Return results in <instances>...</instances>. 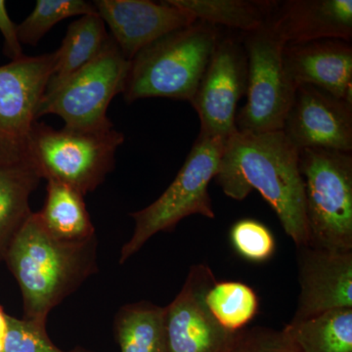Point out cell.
<instances>
[{"mask_svg":"<svg viewBox=\"0 0 352 352\" xmlns=\"http://www.w3.org/2000/svg\"><path fill=\"white\" fill-rule=\"evenodd\" d=\"M94 6L129 61L157 39L197 21L168 0H96Z\"/></svg>","mask_w":352,"mask_h":352,"instance_id":"4fadbf2b","label":"cell"},{"mask_svg":"<svg viewBox=\"0 0 352 352\" xmlns=\"http://www.w3.org/2000/svg\"><path fill=\"white\" fill-rule=\"evenodd\" d=\"M215 180L233 200L258 191L296 248L309 245L300 151L283 131L236 132L226 141Z\"/></svg>","mask_w":352,"mask_h":352,"instance_id":"6da1fadb","label":"cell"},{"mask_svg":"<svg viewBox=\"0 0 352 352\" xmlns=\"http://www.w3.org/2000/svg\"><path fill=\"white\" fill-rule=\"evenodd\" d=\"M285 69L296 87L312 85L352 104V47L340 39L286 45Z\"/></svg>","mask_w":352,"mask_h":352,"instance_id":"9a60e30c","label":"cell"},{"mask_svg":"<svg viewBox=\"0 0 352 352\" xmlns=\"http://www.w3.org/2000/svg\"><path fill=\"white\" fill-rule=\"evenodd\" d=\"M248 59L237 38H220L191 104L200 134L228 140L238 131L237 106L247 92Z\"/></svg>","mask_w":352,"mask_h":352,"instance_id":"30bf717a","label":"cell"},{"mask_svg":"<svg viewBox=\"0 0 352 352\" xmlns=\"http://www.w3.org/2000/svg\"><path fill=\"white\" fill-rule=\"evenodd\" d=\"M205 300L215 320L229 332L245 330L258 314V294L242 282L217 281L208 289Z\"/></svg>","mask_w":352,"mask_h":352,"instance_id":"603a6c76","label":"cell"},{"mask_svg":"<svg viewBox=\"0 0 352 352\" xmlns=\"http://www.w3.org/2000/svg\"><path fill=\"white\" fill-rule=\"evenodd\" d=\"M95 13L94 3L85 0H38L32 12L17 25L20 43L36 46L61 21Z\"/></svg>","mask_w":352,"mask_h":352,"instance_id":"cb8c5ba5","label":"cell"},{"mask_svg":"<svg viewBox=\"0 0 352 352\" xmlns=\"http://www.w3.org/2000/svg\"><path fill=\"white\" fill-rule=\"evenodd\" d=\"M273 34L286 45L322 39L352 38L351 0H289L268 20Z\"/></svg>","mask_w":352,"mask_h":352,"instance_id":"2e32d148","label":"cell"},{"mask_svg":"<svg viewBox=\"0 0 352 352\" xmlns=\"http://www.w3.org/2000/svg\"><path fill=\"white\" fill-rule=\"evenodd\" d=\"M131 61L109 36L99 54L89 63L51 89L45 90L36 118L59 116L67 129L99 131L113 129L109 106L122 94Z\"/></svg>","mask_w":352,"mask_h":352,"instance_id":"52a82bcc","label":"cell"},{"mask_svg":"<svg viewBox=\"0 0 352 352\" xmlns=\"http://www.w3.org/2000/svg\"><path fill=\"white\" fill-rule=\"evenodd\" d=\"M197 21L212 25H226L245 34L258 31L267 24L275 1L249 0H168Z\"/></svg>","mask_w":352,"mask_h":352,"instance_id":"7402d4cb","label":"cell"},{"mask_svg":"<svg viewBox=\"0 0 352 352\" xmlns=\"http://www.w3.org/2000/svg\"><path fill=\"white\" fill-rule=\"evenodd\" d=\"M233 352H300L284 330L263 326L238 333Z\"/></svg>","mask_w":352,"mask_h":352,"instance_id":"4316f807","label":"cell"},{"mask_svg":"<svg viewBox=\"0 0 352 352\" xmlns=\"http://www.w3.org/2000/svg\"><path fill=\"white\" fill-rule=\"evenodd\" d=\"M226 141L199 134L175 180L154 203L131 214L135 222L131 239L120 251L124 263L153 236L175 230L182 219L200 214L215 219L208 185L217 173Z\"/></svg>","mask_w":352,"mask_h":352,"instance_id":"277c9868","label":"cell"},{"mask_svg":"<svg viewBox=\"0 0 352 352\" xmlns=\"http://www.w3.org/2000/svg\"><path fill=\"white\" fill-rule=\"evenodd\" d=\"M285 135L298 151H352V104L312 85L296 88Z\"/></svg>","mask_w":352,"mask_h":352,"instance_id":"7c38bea8","label":"cell"},{"mask_svg":"<svg viewBox=\"0 0 352 352\" xmlns=\"http://www.w3.org/2000/svg\"><path fill=\"white\" fill-rule=\"evenodd\" d=\"M0 32L4 39V54L10 58L11 61L25 56L18 36L17 25L11 20L4 0H0Z\"/></svg>","mask_w":352,"mask_h":352,"instance_id":"83f0119b","label":"cell"},{"mask_svg":"<svg viewBox=\"0 0 352 352\" xmlns=\"http://www.w3.org/2000/svg\"><path fill=\"white\" fill-rule=\"evenodd\" d=\"M230 241L239 256L254 263L270 261L276 250L272 232L258 220L247 219L234 223Z\"/></svg>","mask_w":352,"mask_h":352,"instance_id":"d4e9b609","label":"cell"},{"mask_svg":"<svg viewBox=\"0 0 352 352\" xmlns=\"http://www.w3.org/2000/svg\"><path fill=\"white\" fill-rule=\"evenodd\" d=\"M124 141V134L113 127L99 131L56 129L36 120L27 160L41 178L64 183L85 196L113 170L116 152Z\"/></svg>","mask_w":352,"mask_h":352,"instance_id":"5b68a950","label":"cell"},{"mask_svg":"<svg viewBox=\"0 0 352 352\" xmlns=\"http://www.w3.org/2000/svg\"><path fill=\"white\" fill-rule=\"evenodd\" d=\"M83 197L64 183L47 180L45 201L38 214L51 235L67 242H85L96 237Z\"/></svg>","mask_w":352,"mask_h":352,"instance_id":"ac0fdd59","label":"cell"},{"mask_svg":"<svg viewBox=\"0 0 352 352\" xmlns=\"http://www.w3.org/2000/svg\"><path fill=\"white\" fill-rule=\"evenodd\" d=\"M217 281L210 266L195 264L182 291L164 307L170 352H233L238 333L222 327L206 305V294Z\"/></svg>","mask_w":352,"mask_h":352,"instance_id":"8fae6325","label":"cell"},{"mask_svg":"<svg viewBox=\"0 0 352 352\" xmlns=\"http://www.w3.org/2000/svg\"><path fill=\"white\" fill-rule=\"evenodd\" d=\"M286 44L266 24L247 34L245 51L248 59L247 103L236 117L238 131H283L296 91L285 69Z\"/></svg>","mask_w":352,"mask_h":352,"instance_id":"ba28073f","label":"cell"},{"mask_svg":"<svg viewBox=\"0 0 352 352\" xmlns=\"http://www.w3.org/2000/svg\"><path fill=\"white\" fill-rule=\"evenodd\" d=\"M283 330L300 352H352V308L291 321Z\"/></svg>","mask_w":352,"mask_h":352,"instance_id":"44dd1931","label":"cell"},{"mask_svg":"<svg viewBox=\"0 0 352 352\" xmlns=\"http://www.w3.org/2000/svg\"><path fill=\"white\" fill-rule=\"evenodd\" d=\"M54 64L52 52L0 66V166L27 160L32 126Z\"/></svg>","mask_w":352,"mask_h":352,"instance_id":"9c48e42d","label":"cell"},{"mask_svg":"<svg viewBox=\"0 0 352 352\" xmlns=\"http://www.w3.org/2000/svg\"><path fill=\"white\" fill-rule=\"evenodd\" d=\"M220 38L217 27L196 21L150 44L131 61L124 100L168 98L191 103Z\"/></svg>","mask_w":352,"mask_h":352,"instance_id":"3957f363","label":"cell"},{"mask_svg":"<svg viewBox=\"0 0 352 352\" xmlns=\"http://www.w3.org/2000/svg\"><path fill=\"white\" fill-rule=\"evenodd\" d=\"M113 332L120 352H170L164 307L149 302L124 305L115 317Z\"/></svg>","mask_w":352,"mask_h":352,"instance_id":"ffe728a7","label":"cell"},{"mask_svg":"<svg viewBox=\"0 0 352 352\" xmlns=\"http://www.w3.org/2000/svg\"><path fill=\"white\" fill-rule=\"evenodd\" d=\"M106 25L98 14L82 16L69 25L45 90L56 87L94 59L107 43Z\"/></svg>","mask_w":352,"mask_h":352,"instance_id":"d6986e66","label":"cell"},{"mask_svg":"<svg viewBox=\"0 0 352 352\" xmlns=\"http://www.w3.org/2000/svg\"><path fill=\"white\" fill-rule=\"evenodd\" d=\"M300 296L292 321L352 308V252L298 248Z\"/></svg>","mask_w":352,"mask_h":352,"instance_id":"5bb4252c","label":"cell"},{"mask_svg":"<svg viewBox=\"0 0 352 352\" xmlns=\"http://www.w3.org/2000/svg\"><path fill=\"white\" fill-rule=\"evenodd\" d=\"M8 314H6L3 307L0 305V352H4L7 332H8Z\"/></svg>","mask_w":352,"mask_h":352,"instance_id":"f1b7e54d","label":"cell"},{"mask_svg":"<svg viewBox=\"0 0 352 352\" xmlns=\"http://www.w3.org/2000/svg\"><path fill=\"white\" fill-rule=\"evenodd\" d=\"M41 179L28 160L0 166V261L32 214L30 197Z\"/></svg>","mask_w":352,"mask_h":352,"instance_id":"e0dca14e","label":"cell"},{"mask_svg":"<svg viewBox=\"0 0 352 352\" xmlns=\"http://www.w3.org/2000/svg\"><path fill=\"white\" fill-rule=\"evenodd\" d=\"M4 352H95L82 346L65 351L53 344L46 332V323L19 319L8 315Z\"/></svg>","mask_w":352,"mask_h":352,"instance_id":"484cf974","label":"cell"},{"mask_svg":"<svg viewBox=\"0 0 352 352\" xmlns=\"http://www.w3.org/2000/svg\"><path fill=\"white\" fill-rule=\"evenodd\" d=\"M19 285L24 318L46 323L51 310L97 271V239L67 242L51 235L32 212L4 258Z\"/></svg>","mask_w":352,"mask_h":352,"instance_id":"7a4b0ae2","label":"cell"},{"mask_svg":"<svg viewBox=\"0 0 352 352\" xmlns=\"http://www.w3.org/2000/svg\"><path fill=\"white\" fill-rule=\"evenodd\" d=\"M310 247L352 252V155L324 149L300 152Z\"/></svg>","mask_w":352,"mask_h":352,"instance_id":"8992f818","label":"cell"}]
</instances>
